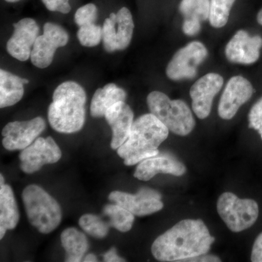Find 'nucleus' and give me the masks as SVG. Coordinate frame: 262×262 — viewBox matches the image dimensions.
Segmentation results:
<instances>
[{
  "mask_svg": "<svg viewBox=\"0 0 262 262\" xmlns=\"http://www.w3.org/2000/svg\"><path fill=\"white\" fill-rule=\"evenodd\" d=\"M126 97L125 91L114 83L107 84L102 89H98L91 101V116L95 118L104 117L108 108L115 103L125 101Z\"/></svg>",
  "mask_w": 262,
  "mask_h": 262,
  "instance_id": "nucleus-20",
  "label": "nucleus"
},
{
  "mask_svg": "<svg viewBox=\"0 0 262 262\" xmlns=\"http://www.w3.org/2000/svg\"><path fill=\"white\" fill-rule=\"evenodd\" d=\"M169 130L152 114L136 119L127 141L117 149V154L127 166L136 165L159 154L160 144L168 138Z\"/></svg>",
  "mask_w": 262,
  "mask_h": 262,
  "instance_id": "nucleus-3",
  "label": "nucleus"
},
{
  "mask_svg": "<svg viewBox=\"0 0 262 262\" xmlns=\"http://www.w3.org/2000/svg\"><path fill=\"white\" fill-rule=\"evenodd\" d=\"M29 222L42 234H49L59 226L62 220L61 206L45 189L30 184L22 192Z\"/></svg>",
  "mask_w": 262,
  "mask_h": 262,
  "instance_id": "nucleus-4",
  "label": "nucleus"
},
{
  "mask_svg": "<svg viewBox=\"0 0 262 262\" xmlns=\"http://www.w3.org/2000/svg\"><path fill=\"white\" fill-rule=\"evenodd\" d=\"M185 165L170 154L156 155L139 163L136 167L134 177L139 180L147 182L157 174H171L176 177H182L186 173Z\"/></svg>",
  "mask_w": 262,
  "mask_h": 262,
  "instance_id": "nucleus-16",
  "label": "nucleus"
},
{
  "mask_svg": "<svg viewBox=\"0 0 262 262\" xmlns=\"http://www.w3.org/2000/svg\"><path fill=\"white\" fill-rule=\"evenodd\" d=\"M46 127L40 117L27 121L9 122L2 131L3 145L9 151L23 150L34 142Z\"/></svg>",
  "mask_w": 262,
  "mask_h": 262,
  "instance_id": "nucleus-10",
  "label": "nucleus"
},
{
  "mask_svg": "<svg viewBox=\"0 0 262 262\" xmlns=\"http://www.w3.org/2000/svg\"><path fill=\"white\" fill-rule=\"evenodd\" d=\"M7 3H17V2L20 1V0H5Z\"/></svg>",
  "mask_w": 262,
  "mask_h": 262,
  "instance_id": "nucleus-38",
  "label": "nucleus"
},
{
  "mask_svg": "<svg viewBox=\"0 0 262 262\" xmlns=\"http://www.w3.org/2000/svg\"><path fill=\"white\" fill-rule=\"evenodd\" d=\"M235 0H210L209 20L211 27L220 29L227 25Z\"/></svg>",
  "mask_w": 262,
  "mask_h": 262,
  "instance_id": "nucleus-25",
  "label": "nucleus"
},
{
  "mask_svg": "<svg viewBox=\"0 0 262 262\" xmlns=\"http://www.w3.org/2000/svg\"><path fill=\"white\" fill-rule=\"evenodd\" d=\"M68 33L58 24L48 22L44 25L43 34L38 36L31 53V61L39 69L51 66L58 48L68 44Z\"/></svg>",
  "mask_w": 262,
  "mask_h": 262,
  "instance_id": "nucleus-8",
  "label": "nucleus"
},
{
  "mask_svg": "<svg viewBox=\"0 0 262 262\" xmlns=\"http://www.w3.org/2000/svg\"><path fill=\"white\" fill-rule=\"evenodd\" d=\"M224 79L216 73H208L198 79L191 87L189 94L196 117L204 120L211 112L213 98L223 87Z\"/></svg>",
  "mask_w": 262,
  "mask_h": 262,
  "instance_id": "nucleus-13",
  "label": "nucleus"
},
{
  "mask_svg": "<svg viewBox=\"0 0 262 262\" xmlns=\"http://www.w3.org/2000/svg\"><path fill=\"white\" fill-rule=\"evenodd\" d=\"M83 261L84 262H95L98 261L97 258L93 253H89V254L86 255L83 258Z\"/></svg>",
  "mask_w": 262,
  "mask_h": 262,
  "instance_id": "nucleus-35",
  "label": "nucleus"
},
{
  "mask_svg": "<svg viewBox=\"0 0 262 262\" xmlns=\"http://www.w3.org/2000/svg\"><path fill=\"white\" fill-rule=\"evenodd\" d=\"M206 46L198 41H193L179 49L174 54L166 67L167 77L170 80H190L198 74V67L208 57Z\"/></svg>",
  "mask_w": 262,
  "mask_h": 262,
  "instance_id": "nucleus-7",
  "label": "nucleus"
},
{
  "mask_svg": "<svg viewBox=\"0 0 262 262\" xmlns=\"http://www.w3.org/2000/svg\"><path fill=\"white\" fill-rule=\"evenodd\" d=\"M250 128L257 131L262 140V97L253 104L248 115Z\"/></svg>",
  "mask_w": 262,
  "mask_h": 262,
  "instance_id": "nucleus-30",
  "label": "nucleus"
},
{
  "mask_svg": "<svg viewBox=\"0 0 262 262\" xmlns=\"http://www.w3.org/2000/svg\"><path fill=\"white\" fill-rule=\"evenodd\" d=\"M117 51H123L128 47L132 40L134 22L130 10L125 7L116 13Z\"/></svg>",
  "mask_w": 262,
  "mask_h": 262,
  "instance_id": "nucleus-23",
  "label": "nucleus"
},
{
  "mask_svg": "<svg viewBox=\"0 0 262 262\" xmlns=\"http://www.w3.org/2000/svg\"><path fill=\"white\" fill-rule=\"evenodd\" d=\"M43 4L50 11L67 13L71 11L70 0H42Z\"/></svg>",
  "mask_w": 262,
  "mask_h": 262,
  "instance_id": "nucleus-31",
  "label": "nucleus"
},
{
  "mask_svg": "<svg viewBox=\"0 0 262 262\" xmlns=\"http://www.w3.org/2000/svg\"><path fill=\"white\" fill-rule=\"evenodd\" d=\"M28 83L27 79L0 70V107H8L19 102L24 96V84Z\"/></svg>",
  "mask_w": 262,
  "mask_h": 262,
  "instance_id": "nucleus-21",
  "label": "nucleus"
},
{
  "mask_svg": "<svg viewBox=\"0 0 262 262\" xmlns=\"http://www.w3.org/2000/svg\"><path fill=\"white\" fill-rule=\"evenodd\" d=\"M214 241L203 221L184 220L155 239L151 253L159 261H186L206 254Z\"/></svg>",
  "mask_w": 262,
  "mask_h": 262,
  "instance_id": "nucleus-1",
  "label": "nucleus"
},
{
  "mask_svg": "<svg viewBox=\"0 0 262 262\" xmlns=\"http://www.w3.org/2000/svg\"><path fill=\"white\" fill-rule=\"evenodd\" d=\"M97 17V7L92 3H89L77 9L75 15V22L80 27L87 24H95Z\"/></svg>",
  "mask_w": 262,
  "mask_h": 262,
  "instance_id": "nucleus-29",
  "label": "nucleus"
},
{
  "mask_svg": "<svg viewBox=\"0 0 262 262\" xmlns=\"http://www.w3.org/2000/svg\"><path fill=\"white\" fill-rule=\"evenodd\" d=\"M161 198L158 191L148 188H143L136 194L120 191H113L108 194L110 201L120 205L137 216L151 215L163 209L164 204Z\"/></svg>",
  "mask_w": 262,
  "mask_h": 262,
  "instance_id": "nucleus-11",
  "label": "nucleus"
},
{
  "mask_svg": "<svg viewBox=\"0 0 262 262\" xmlns=\"http://www.w3.org/2000/svg\"><path fill=\"white\" fill-rule=\"evenodd\" d=\"M262 48V37L251 35L239 30L229 41L225 48V56L231 63L249 65L258 61Z\"/></svg>",
  "mask_w": 262,
  "mask_h": 262,
  "instance_id": "nucleus-14",
  "label": "nucleus"
},
{
  "mask_svg": "<svg viewBox=\"0 0 262 262\" xmlns=\"http://www.w3.org/2000/svg\"><path fill=\"white\" fill-rule=\"evenodd\" d=\"M146 102L150 113L176 135H189L195 127L190 108L182 100H171L164 93L153 91L148 95Z\"/></svg>",
  "mask_w": 262,
  "mask_h": 262,
  "instance_id": "nucleus-5",
  "label": "nucleus"
},
{
  "mask_svg": "<svg viewBox=\"0 0 262 262\" xmlns=\"http://www.w3.org/2000/svg\"><path fill=\"white\" fill-rule=\"evenodd\" d=\"M61 241L66 251V261H82L89 248V241L83 232L74 227H70L62 232Z\"/></svg>",
  "mask_w": 262,
  "mask_h": 262,
  "instance_id": "nucleus-22",
  "label": "nucleus"
},
{
  "mask_svg": "<svg viewBox=\"0 0 262 262\" xmlns=\"http://www.w3.org/2000/svg\"><path fill=\"white\" fill-rule=\"evenodd\" d=\"M13 27V35L7 42V51L18 61H27L38 37L39 26L34 19L25 18L14 24Z\"/></svg>",
  "mask_w": 262,
  "mask_h": 262,
  "instance_id": "nucleus-15",
  "label": "nucleus"
},
{
  "mask_svg": "<svg viewBox=\"0 0 262 262\" xmlns=\"http://www.w3.org/2000/svg\"><path fill=\"white\" fill-rule=\"evenodd\" d=\"M217 211L222 220L233 232H239L252 227L259 210L256 201L241 199L232 192L221 194L217 201Z\"/></svg>",
  "mask_w": 262,
  "mask_h": 262,
  "instance_id": "nucleus-6",
  "label": "nucleus"
},
{
  "mask_svg": "<svg viewBox=\"0 0 262 262\" xmlns=\"http://www.w3.org/2000/svg\"><path fill=\"white\" fill-rule=\"evenodd\" d=\"M0 179H1V185H3V184H5V179L4 177H3V174H1V176H0Z\"/></svg>",
  "mask_w": 262,
  "mask_h": 262,
  "instance_id": "nucleus-37",
  "label": "nucleus"
},
{
  "mask_svg": "<svg viewBox=\"0 0 262 262\" xmlns=\"http://www.w3.org/2000/svg\"><path fill=\"white\" fill-rule=\"evenodd\" d=\"M20 219L14 193L10 186L3 184L0 187V239L7 230L15 229Z\"/></svg>",
  "mask_w": 262,
  "mask_h": 262,
  "instance_id": "nucleus-19",
  "label": "nucleus"
},
{
  "mask_svg": "<svg viewBox=\"0 0 262 262\" xmlns=\"http://www.w3.org/2000/svg\"><path fill=\"white\" fill-rule=\"evenodd\" d=\"M87 96L83 88L73 81L58 86L48 108V120L53 130L74 134L84 126Z\"/></svg>",
  "mask_w": 262,
  "mask_h": 262,
  "instance_id": "nucleus-2",
  "label": "nucleus"
},
{
  "mask_svg": "<svg viewBox=\"0 0 262 262\" xmlns=\"http://www.w3.org/2000/svg\"><path fill=\"white\" fill-rule=\"evenodd\" d=\"M116 17V13H112L102 27L103 48L108 53L117 51Z\"/></svg>",
  "mask_w": 262,
  "mask_h": 262,
  "instance_id": "nucleus-28",
  "label": "nucleus"
},
{
  "mask_svg": "<svg viewBox=\"0 0 262 262\" xmlns=\"http://www.w3.org/2000/svg\"><path fill=\"white\" fill-rule=\"evenodd\" d=\"M256 20L260 25L262 26V8L258 11L257 17H256Z\"/></svg>",
  "mask_w": 262,
  "mask_h": 262,
  "instance_id": "nucleus-36",
  "label": "nucleus"
},
{
  "mask_svg": "<svg viewBox=\"0 0 262 262\" xmlns=\"http://www.w3.org/2000/svg\"><path fill=\"white\" fill-rule=\"evenodd\" d=\"M251 259L253 262H262V232L255 239Z\"/></svg>",
  "mask_w": 262,
  "mask_h": 262,
  "instance_id": "nucleus-32",
  "label": "nucleus"
},
{
  "mask_svg": "<svg viewBox=\"0 0 262 262\" xmlns=\"http://www.w3.org/2000/svg\"><path fill=\"white\" fill-rule=\"evenodd\" d=\"M210 0H182L179 11L184 17L182 30L189 37L195 36L202 28V22L209 18Z\"/></svg>",
  "mask_w": 262,
  "mask_h": 262,
  "instance_id": "nucleus-18",
  "label": "nucleus"
},
{
  "mask_svg": "<svg viewBox=\"0 0 262 262\" xmlns=\"http://www.w3.org/2000/svg\"><path fill=\"white\" fill-rule=\"evenodd\" d=\"M104 117L113 131L112 149H117L130 136L134 123V112L125 101H120L108 108Z\"/></svg>",
  "mask_w": 262,
  "mask_h": 262,
  "instance_id": "nucleus-17",
  "label": "nucleus"
},
{
  "mask_svg": "<svg viewBox=\"0 0 262 262\" xmlns=\"http://www.w3.org/2000/svg\"><path fill=\"white\" fill-rule=\"evenodd\" d=\"M77 38L84 47H96L102 40V27L95 24L82 26L77 32Z\"/></svg>",
  "mask_w": 262,
  "mask_h": 262,
  "instance_id": "nucleus-27",
  "label": "nucleus"
},
{
  "mask_svg": "<svg viewBox=\"0 0 262 262\" xmlns=\"http://www.w3.org/2000/svg\"><path fill=\"white\" fill-rule=\"evenodd\" d=\"M61 157V149L53 138L39 137L30 146L22 150L19 155L20 168L24 173H34L45 165L59 161Z\"/></svg>",
  "mask_w": 262,
  "mask_h": 262,
  "instance_id": "nucleus-9",
  "label": "nucleus"
},
{
  "mask_svg": "<svg viewBox=\"0 0 262 262\" xmlns=\"http://www.w3.org/2000/svg\"><path fill=\"white\" fill-rule=\"evenodd\" d=\"M186 261H221V259L218 256H214V255H208L203 254L200 255V256H195L189 258Z\"/></svg>",
  "mask_w": 262,
  "mask_h": 262,
  "instance_id": "nucleus-34",
  "label": "nucleus"
},
{
  "mask_svg": "<svg viewBox=\"0 0 262 262\" xmlns=\"http://www.w3.org/2000/svg\"><path fill=\"white\" fill-rule=\"evenodd\" d=\"M79 225L84 232L98 239L104 238L108 234L110 225L102 219L92 213H86L80 217Z\"/></svg>",
  "mask_w": 262,
  "mask_h": 262,
  "instance_id": "nucleus-26",
  "label": "nucleus"
},
{
  "mask_svg": "<svg viewBox=\"0 0 262 262\" xmlns=\"http://www.w3.org/2000/svg\"><path fill=\"white\" fill-rule=\"evenodd\" d=\"M253 88L251 82L242 77L234 76L229 79L221 96L218 114L223 120H231L239 108L252 97Z\"/></svg>",
  "mask_w": 262,
  "mask_h": 262,
  "instance_id": "nucleus-12",
  "label": "nucleus"
},
{
  "mask_svg": "<svg viewBox=\"0 0 262 262\" xmlns=\"http://www.w3.org/2000/svg\"><path fill=\"white\" fill-rule=\"evenodd\" d=\"M103 213L110 218V227L122 232H128L132 229L135 216L120 205H106L103 207Z\"/></svg>",
  "mask_w": 262,
  "mask_h": 262,
  "instance_id": "nucleus-24",
  "label": "nucleus"
},
{
  "mask_svg": "<svg viewBox=\"0 0 262 262\" xmlns=\"http://www.w3.org/2000/svg\"><path fill=\"white\" fill-rule=\"evenodd\" d=\"M103 261L106 262H122L125 261L124 258L117 255V249L115 247L108 250L107 252L103 255Z\"/></svg>",
  "mask_w": 262,
  "mask_h": 262,
  "instance_id": "nucleus-33",
  "label": "nucleus"
}]
</instances>
